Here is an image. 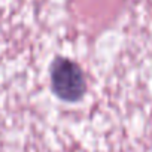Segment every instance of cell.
<instances>
[{
    "mask_svg": "<svg viewBox=\"0 0 152 152\" xmlns=\"http://www.w3.org/2000/svg\"><path fill=\"white\" fill-rule=\"evenodd\" d=\"M51 87L54 94L64 102H78L87 87L82 70L67 58H55L51 66Z\"/></svg>",
    "mask_w": 152,
    "mask_h": 152,
    "instance_id": "obj_1",
    "label": "cell"
}]
</instances>
